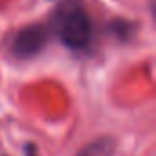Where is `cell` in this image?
<instances>
[{
	"label": "cell",
	"instance_id": "obj_1",
	"mask_svg": "<svg viewBox=\"0 0 156 156\" xmlns=\"http://www.w3.org/2000/svg\"><path fill=\"white\" fill-rule=\"evenodd\" d=\"M66 48L85 50L92 41V20L79 0H64L50 17L48 28Z\"/></svg>",
	"mask_w": 156,
	"mask_h": 156
},
{
	"label": "cell",
	"instance_id": "obj_2",
	"mask_svg": "<svg viewBox=\"0 0 156 156\" xmlns=\"http://www.w3.org/2000/svg\"><path fill=\"white\" fill-rule=\"evenodd\" d=\"M50 39V30L42 24H31L19 30L11 42V53L19 59H31L39 55Z\"/></svg>",
	"mask_w": 156,
	"mask_h": 156
},
{
	"label": "cell",
	"instance_id": "obj_3",
	"mask_svg": "<svg viewBox=\"0 0 156 156\" xmlns=\"http://www.w3.org/2000/svg\"><path fill=\"white\" fill-rule=\"evenodd\" d=\"M110 152H112V141L108 138H105V140H98V141L90 143L77 156H110Z\"/></svg>",
	"mask_w": 156,
	"mask_h": 156
},
{
	"label": "cell",
	"instance_id": "obj_4",
	"mask_svg": "<svg viewBox=\"0 0 156 156\" xmlns=\"http://www.w3.org/2000/svg\"><path fill=\"white\" fill-rule=\"evenodd\" d=\"M108 30H110L118 39L127 41V39H130L132 33H134V24H130V22H127V20H114V22L108 26Z\"/></svg>",
	"mask_w": 156,
	"mask_h": 156
}]
</instances>
